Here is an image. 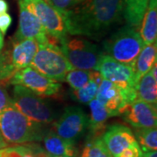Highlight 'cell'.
Segmentation results:
<instances>
[{
  "mask_svg": "<svg viewBox=\"0 0 157 157\" xmlns=\"http://www.w3.org/2000/svg\"><path fill=\"white\" fill-rule=\"evenodd\" d=\"M70 35L99 40L123 16L122 0H84L61 15Z\"/></svg>",
  "mask_w": 157,
  "mask_h": 157,
  "instance_id": "6da1fadb",
  "label": "cell"
},
{
  "mask_svg": "<svg viewBox=\"0 0 157 157\" xmlns=\"http://www.w3.org/2000/svg\"><path fill=\"white\" fill-rule=\"evenodd\" d=\"M47 131L45 125L30 120L11 103L0 113V134L7 144L40 141Z\"/></svg>",
  "mask_w": 157,
  "mask_h": 157,
  "instance_id": "7a4b0ae2",
  "label": "cell"
},
{
  "mask_svg": "<svg viewBox=\"0 0 157 157\" xmlns=\"http://www.w3.org/2000/svg\"><path fill=\"white\" fill-rule=\"evenodd\" d=\"M143 46L139 33L128 25L119 29L104 42L107 55L132 68Z\"/></svg>",
  "mask_w": 157,
  "mask_h": 157,
  "instance_id": "3957f363",
  "label": "cell"
},
{
  "mask_svg": "<svg viewBox=\"0 0 157 157\" xmlns=\"http://www.w3.org/2000/svg\"><path fill=\"white\" fill-rule=\"evenodd\" d=\"M30 67L57 82L65 81L68 72L73 69L59 45L51 41L39 45Z\"/></svg>",
  "mask_w": 157,
  "mask_h": 157,
  "instance_id": "277c9868",
  "label": "cell"
},
{
  "mask_svg": "<svg viewBox=\"0 0 157 157\" xmlns=\"http://www.w3.org/2000/svg\"><path fill=\"white\" fill-rule=\"evenodd\" d=\"M11 104L24 115L38 123L46 125L54 119L50 105L42 97L22 86L15 85Z\"/></svg>",
  "mask_w": 157,
  "mask_h": 157,
  "instance_id": "5b68a950",
  "label": "cell"
},
{
  "mask_svg": "<svg viewBox=\"0 0 157 157\" xmlns=\"http://www.w3.org/2000/svg\"><path fill=\"white\" fill-rule=\"evenodd\" d=\"M59 47L73 68L96 71L102 57L100 48L87 39L67 38Z\"/></svg>",
  "mask_w": 157,
  "mask_h": 157,
  "instance_id": "8992f818",
  "label": "cell"
},
{
  "mask_svg": "<svg viewBox=\"0 0 157 157\" xmlns=\"http://www.w3.org/2000/svg\"><path fill=\"white\" fill-rule=\"evenodd\" d=\"M28 11L34 14L51 38L60 45L67 38L61 14L45 0H18Z\"/></svg>",
  "mask_w": 157,
  "mask_h": 157,
  "instance_id": "52a82bcc",
  "label": "cell"
},
{
  "mask_svg": "<svg viewBox=\"0 0 157 157\" xmlns=\"http://www.w3.org/2000/svg\"><path fill=\"white\" fill-rule=\"evenodd\" d=\"M12 85H19L31 90L40 97H56L61 89V85L40 73L32 67L17 71L10 80Z\"/></svg>",
  "mask_w": 157,
  "mask_h": 157,
  "instance_id": "ba28073f",
  "label": "cell"
},
{
  "mask_svg": "<svg viewBox=\"0 0 157 157\" xmlns=\"http://www.w3.org/2000/svg\"><path fill=\"white\" fill-rule=\"evenodd\" d=\"M88 116L78 107H66L60 118L53 124L54 132L61 138L76 141L87 130Z\"/></svg>",
  "mask_w": 157,
  "mask_h": 157,
  "instance_id": "9c48e42d",
  "label": "cell"
},
{
  "mask_svg": "<svg viewBox=\"0 0 157 157\" xmlns=\"http://www.w3.org/2000/svg\"><path fill=\"white\" fill-rule=\"evenodd\" d=\"M96 71L102 78L113 83L120 89L136 86L133 68L116 61L108 55H102Z\"/></svg>",
  "mask_w": 157,
  "mask_h": 157,
  "instance_id": "30bf717a",
  "label": "cell"
},
{
  "mask_svg": "<svg viewBox=\"0 0 157 157\" xmlns=\"http://www.w3.org/2000/svg\"><path fill=\"white\" fill-rule=\"evenodd\" d=\"M121 115H122L126 122L135 128H156V106L147 103L140 99L126 106Z\"/></svg>",
  "mask_w": 157,
  "mask_h": 157,
  "instance_id": "8fae6325",
  "label": "cell"
},
{
  "mask_svg": "<svg viewBox=\"0 0 157 157\" xmlns=\"http://www.w3.org/2000/svg\"><path fill=\"white\" fill-rule=\"evenodd\" d=\"M19 6V21L17 33L13 37V40L19 41L23 39H35L39 45L46 44L50 41V36L39 22L37 17L28 11L20 2Z\"/></svg>",
  "mask_w": 157,
  "mask_h": 157,
  "instance_id": "7c38bea8",
  "label": "cell"
},
{
  "mask_svg": "<svg viewBox=\"0 0 157 157\" xmlns=\"http://www.w3.org/2000/svg\"><path fill=\"white\" fill-rule=\"evenodd\" d=\"M101 137L113 157L137 142L132 130L121 124L109 126Z\"/></svg>",
  "mask_w": 157,
  "mask_h": 157,
  "instance_id": "4fadbf2b",
  "label": "cell"
},
{
  "mask_svg": "<svg viewBox=\"0 0 157 157\" xmlns=\"http://www.w3.org/2000/svg\"><path fill=\"white\" fill-rule=\"evenodd\" d=\"M39 44L35 39H27L12 41L11 48L6 49L12 67L16 72L31 65L38 51Z\"/></svg>",
  "mask_w": 157,
  "mask_h": 157,
  "instance_id": "5bb4252c",
  "label": "cell"
},
{
  "mask_svg": "<svg viewBox=\"0 0 157 157\" xmlns=\"http://www.w3.org/2000/svg\"><path fill=\"white\" fill-rule=\"evenodd\" d=\"M95 98L106 107L110 117L121 115L126 107L120 88L105 78L99 85Z\"/></svg>",
  "mask_w": 157,
  "mask_h": 157,
  "instance_id": "9a60e30c",
  "label": "cell"
},
{
  "mask_svg": "<svg viewBox=\"0 0 157 157\" xmlns=\"http://www.w3.org/2000/svg\"><path fill=\"white\" fill-rule=\"evenodd\" d=\"M45 151L52 156L77 157L78 149L75 141L61 138L52 130H48L43 138Z\"/></svg>",
  "mask_w": 157,
  "mask_h": 157,
  "instance_id": "2e32d148",
  "label": "cell"
},
{
  "mask_svg": "<svg viewBox=\"0 0 157 157\" xmlns=\"http://www.w3.org/2000/svg\"><path fill=\"white\" fill-rule=\"evenodd\" d=\"M140 25L139 34L144 45L155 43L157 38V0H149Z\"/></svg>",
  "mask_w": 157,
  "mask_h": 157,
  "instance_id": "e0dca14e",
  "label": "cell"
},
{
  "mask_svg": "<svg viewBox=\"0 0 157 157\" xmlns=\"http://www.w3.org/2000/svg\"><path fill=\"white\" fill-rule=\"evenodd\" d=\"M88 104L91 111V118L87 128L88 130L87 138L102 136L107 128L106 122L108 118H110V115L107 111L106 107L96 98L90 101Z\"/></svg>",
  "mask_w": 157,
  "mask_h": 157,
  "instance_id": "ac0fdd59",
  "label": "cell"
},
{
  "mask_svg": "<svg viewBox=\"0 0 157 157\" xmlns=\"http://www.w3.org/2000/svg\"><path fill=\"white\" fill-rule=\"evenodd\" d=\"M157 57V45L156 42L150 45H146L142 47V49L138 54L135 59L133 70L135 74V82L140 80V78L147 73L155 64H156Z\"/></svg>",
  "mask_w": 157,
  "mask_h": 157,
  "instance_id": "d6986e66",
  "label": "cell"
},
{
  "mask_svg": "<svg viewBox=\"0 0 157 157\" xmlns=\"http://www.w3.org/2000/svg\"><path fill=\"white\" fill-rule=\"evenodd\" d=\"M123 17L128 26L136 28L140 25L149 0H122Z\"/></svg>",
  "mask_w": 157,
  "mask_h": 157,
  "instance_id": "ffe728a7",
  "label": "cell"
},
{
  "mask_svg": "<svg viewBox=\"0 0 157 157\" xmlns=\"http://www.w3.org/2000/svg\"><path fill=\"white\" fill-rule=\"evenodd\" d=\"M137 97L147 103L156 106L157 103V78L150 72L143 75L135 86Z\"/></svg>",
  "mask_w": 157,
  "mask_h": 157,
  "instance_id": "44dd1931",
  "label": "cell"
},
{
  "mask_svg": "<svg viewBox=\"0 0 157 157\" xmlns=\"http://www.w3.org/2000/svg\"><path fill=\"white\" fill-rule=\"evenodd\" d=\"M135 137L142 152L156 151L157 130L156 128H135Z\"/></svg>",
  "mask_w": 157,
  "mask_h": 157,
  "instance_id": "7402d4cb",
  "label": "cell"
},
{
  "mask_svg": "<svg viewBox=\"0 0 157 157\" xmlns=\"http://www.w3.org/2000/svg\"><path fill=\"white\" fill-rule=\"evenodd\" d=\"M79 157H113L105 145L102 137L86 138Z\"/></svg>",
  "mask_w": 157,
  "mask_h": 157,
  "instance_id": "603a6c76",
  "label": "cell"
},
{
  "mask_svg": "<svg viewBox=\"0 0 157 157\" xmlns=\"http://www.w3.org/2000/svg\"><path fill=\"white\" fill-rule=\"evenodd\" d=\"M99 84L94 79L91 78L88 83L85 85L81 88L77 90H73L71 96L73 100L78 101L82 104H88L90 101H93L96 97L98 91Z\"/></svg>",
  "mask_w": 157,
  "mask_h": 157,
  "instance_id": "cb8c5ba5",
  "label": "cell"
},
{
  "mask_svg": "<svg viewBox=\"0 0 157 157\" xmlns=\"http://www.w3.org/2000/svg\"><path fill=\"white\" fill-rule=\"evenodd\" d=\"M92 71L82 69H72L66 76L65 81H67L73 90H77L84 86L91 79Z\"/></svg>",
  "mask_w": 157,
  "mask_h": 157,
  "instance_id": "d4e9b609",
  "label": "cell"
},
{
  "mask_svg": "<svg viewBox=\"0 0 157 157\" xmlns=\"http://www.w3.org/2000/svg\"><path fill=\"white\" fill-rule=\"evenodd\" d=\"M82 1L84 0H46V2L52 7H54L61 15L65 11H68Z\"/></svg>",
  "mask_w": 157,
  "mask_h": 157,
  "instance_id": "484cf974",
  "label": "cell"
},
{
  "mask_svg": "<svg viewBox=\"0 0 157 157\" xmlns=\"http://www.w3.org/2000/svg\"><path fill=\"white\" fill-rule=\"evenodd\" d=\"M141 153L142 151L140 149L139 144L137 142H135V144L127 147L126 149L121 152L115 157H140Z\"/></svg>",
  "mask_w": 157,
  "mask_h": 157,
  "instance_id": "4316f807",
  "label": "cell"
},
{
  "mask_svg": "<svg viewBox=\"0 0 157 157\" xmlns=\"http://www.w3.org/2000/svg\"><path fill=\"white\" fill-rule=\"evenodd\" d=\"M11 103V99L8 95L5 87L0 83V113L3 112Z\"/></svg>",
  "mask_w": 157,
  "mask_h": 157,
  "instance_id": "83f0119b",
  "label": "cell"
},
{
  "mask_svg": "<svg viewBox=\"0 0 157 157\" xmlns=\"http://www.w3.org/2000/svg\"><path fill=\"white\" fill-rule=\"evenodd\" d=\"M12 23V18L10 14L7 12L0 15V32L3 35H5L7 32V30L11 26Z\"/></svg>",
  "mask_w": 157,
  "mask_h": 157,
  "instance_id": "f1b7e54d",
  "label": "cell"
},
{
  "mask_svg": "<svg viewBox=\"0 0 157 157\" xmlns=\"http://www.w3.org/2000/svg\"><path fill=\"white\" fill-rule=\"evenodd\" d=\"M8 9H9V6L6 0H0V15L6 13L8 11Z\"/></svg>",
  "mask_w": 157,
  "mask_h": 157,
  "instance_id": "f546056e",
  "label": "cell"
},
{
  "mask_svg": "<svg viewBox=\"0 0 157 157\" xmlns=\"http://www.w3.org/2000/svg\"><path fill=\"white\" fill-rule=\"evenodd\" d=\"M140 157H157V152L156 151L142 152Z\"/></svg>",
  "mask_w": 157,
  "mask_h": 157,
  "instance_id": "4dcf8cb0",
  "label": "cell"
},
{
  "mask_svg": "<svg viewBox=\"0 0 157 157\" xmlns=\"http://www.w3.org/2000/svg\"><path fill=\"white\" fill-rule=\"evenodd\" d=\"M3 46H4V37H3V34L0 32V52L2 50Z\"/></svg>",
  "mask_w": 157,
  "mask_h": 157,
  "instance_id": "1f68e13d",
  "label": "cell"
},
{
  "mask_svg": "<svg viewBox=\"0 0 157 157\" xmlns=\"http://www.w3.org/2000/svg\"><path fill=\"white\" fill-rule=\"evenodd\" d=\"M6 146H7V143H6V142H0V148L5 147Z\"/></svg>",
  "mask_w": 157,
  "mask_h": 157,
  "instance_id": "d6a6232c",
  "label": "cell"
},
{
  "mask_svg": "<svg viewBox=\"0 0 157 157\" xmlns=\"http://www.w3.org/2000/svg\"><path fill=\"white\" fill-rule=\"evenodd\" d=\"M0 142H6V141L4 140V139H3V137H2L1 134H0Z\"/></svg>",
  "mask_w": 157,
  "mask_h": 157,
  "instance_id": "836d02e7",
  "label": "cell"
},
{
  "mask_svg": "<svg viewBox=\"0 0 157 157\" xmlns=\"http://www.w3.org/2000/svg\"><path fill=\"white\" fill-rule=\"evenodd\" d=\"M51 157H70V156H64V155H61V156H52V155H51Z\"/></svg>",
  "mask_w": 157,
  "mask_h": 157,
  "instance_id": "e575fe53",
  "label": "cell"
},
{
  "mask_svg": "<svg viewBox=\"0 0 157 157\" xmlns=\"http://www.w3.org/2000/svg\"><path fill=\"white\" fill-rule=\"evenodd\" d=\"M45 1H46V0H45Z\"/></svg>",
  "mask_w": 157,
  "mask_h": 157,
  "instance_id": "d590c367",
  "label": "cell"
}]
</instances>
